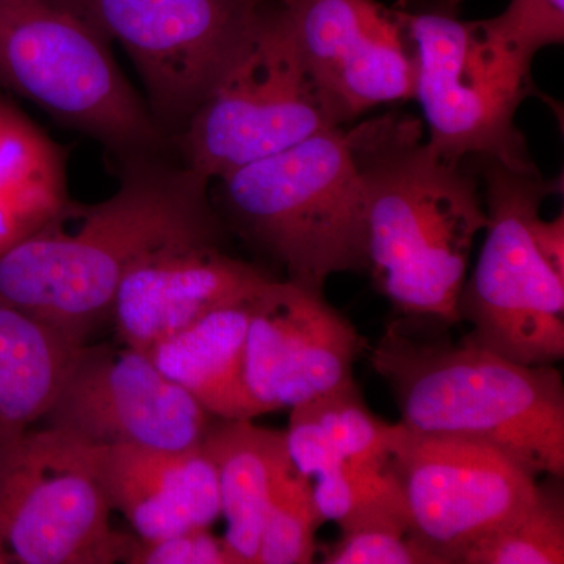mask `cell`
<instances>
[{
    "label": "cell",
    "instance_id": "6da1fadb",
    "mask_svg": "<svg viewBox=\"0 0 564 564\" xmlns=\"http://www.w3.org/2000/svg\"><path fill=\"white\" fill-rule=\"evenodd\" d=\"M118 174L120 187L106 202L70 203L0 258V303L84 344L147 252L180 237L223 232L210 182L174 152L120 162Z\"/></svg>",
    "mask_w": 564,
    "mask_h": 564
},
{
    "label": "cell",
    "instance_id": "7a4b0ae2",
    "mask_svg": "<svg viewBox=\"0 0 564 564\" xmlns=\"http://www.w3.org/2000/svg\"><path fill=\"white\" fill-rule=\"evenodd\" d=\"M364 192L367 272L399 313L455 325L475 237L488 214L477 177L423 141L404 113L347 132Z\"/></svg>",
    "mask_w": 564,
    "mask_h": 564
},
{
    "label": "cell",
    "instance_id": "3957f363",
    "mask_svg": "<svg viewBox=\"0 0 564 564\" xmlns=\"http://www.w3.org/2000/svg\"><path fill=\"white\" fill-rule=\"evenodd\" d=\"M370 362L408 429L481 441L536 477H564V386L554 366L511 361L467 336L419 343L397 322Z\"/></svg>",
    "mask_w": 564,
    "mask_h": 564
},
{
    "label": "cell",
    "instance_id": "277c9868",
    "mask_svg": "<svg viewBox=\"0 0 564 564\" xmlns=\"http://www.w3.org/2000/svg\"><path fill=\"white\" fill-rule=\"evenodd\" d=\"M217 182L232 228L280 263L289 281L322 292L332 274L367 270L362 181L343 129Z\"/></svg>",
    "mask_w": 564,
    "mask_h": 564
},
{
    "label": "cell",
    "instance_id": "5b68a950",
    "mask_svg": "<svg viewBox=\"0 0 564 564\" xmlns=\"http://www.w3.org/2000/svg\"><path fill=\"white\" fill-rule=\"evenodd\" d=\"M110 44L68 0H0L2 90L98 141L117 163L173 152Z\"/></svg>",
    "mask_w": 564,
    "mask_h": 564
},
{
    "label": "cell",
    "instance_id": "8992f818",
    "mask_svg": "<svg viewBox=\"0 0 564 564\" xmlns=\"http://www.w3.org/2000/svg\"><path fill=\"white\" fill-rule=\"evenodd\" d=\"M463 2L399 0L392 7L413 44L414 98L429 144L452 162L494 159L510 169H536L514 124L533 93L532 63L497 40L485 20L464 21Z\"/></svg>",
    "mask_w": 564,
    "mask_h": 564
},
{
    "label": "cell",
    "instance_id": "52a82bcc",
    "mask_svg": "<svg viewBox=\"0 0 564 564\" xmlns=\"http://www.w3.org/2000/svg\"><path fill=\"white\" fill-rule=\"evenodd\" d=\"M484 177L486 239L458 300L469 339L511 361L554 366L564 356V278L533 240V223L562 180L494 159H469Z\"/></svg>",
    "mask_w": 564,
    "mask_h": 564
},
{
    "label": "cell",
    "instance_id": "ba28073f",
    "mask_svg": "<svg viewBox=\"0 0 564 564\" xmlns=\"http://www.w3.org/2000/svg\"><path fill=\"white\" fill-rule=\"evenodd\" d=\"M334 128L339 121L280 7L265 0L250 40L174 139L173 151L210 182Z\"/></svg>",
    "mask_w": 564,
    "mask_h": 564
},
{
    "label": "cell",
    "instance_id": "9c48e42d",
    "mask_svg": "<svg viewBox=\"0 0 564 564\" xmlns=\"http://www.w3.org/2000/svg\"><path fill=\"white\" fill-rule=\"evenodd\" d=\"M101 447L54 426L0 444V543L20 564L124 562L133 534L111 529Z\"/></svg>",
    "mask_w": 564,
    "mask_h": 564
},
{
    "label": "cell",
    "instance_id": "30bf717a",
    "mask_svg": "<svg viewBox=\"0 0 564 564\" xmlns=\"http://www.w3.org/2000/svg\"><path fill=\"white\" fill-rule=\"evenodd\" d=\"M131 57L172 143L239 57L265 0H68Z\"/></svg>",
    "mask_w": 564,
    "mask_h": 564
},
{
    "label": "cell",
    "instance_id": "8fae6325",
    "mask_svg": "<svg viewBox=\"0 0 564 564\" xmlns=\"http://www.w3.org/2000/svg\"><path fill=\"white\" fill-rule=\"evenodd\" d=\"M388 469L406 508L410 533L458 563L470 545L511 524L536 496V475L492 445L397 423Z\"/></svg>",
    "mask_w": 564,
    "mask_h": 564
},
{
    "label": "cell",
    "instance_id": "7c38bea8",
    "mask_svg": "<svg viewBox=\"0 0 564 564\" xmlns=\"http://www.w3.org/2000/svg\"><path fill=\"white\" fill-rule=\"evenodd\" d=\"M214 415L131 345H79L43 421L95 447L185 451Z\"/></svg>",
    "mask_w": 564,
    "mask_h": 564
},
{
    "label": "cell",
    "instance_id": "4fadbf2b",
    "mask_svg": "<svg viewBox=\"0 0 564 564\" xmlns=\"http://www.w3.org/2000/svg\"><path fill=\"white\" fill-rule=\"evenodd\" d=\"M364 348L361 334L322 292L267 281L252 303L245 343V389L254 417L355 383L352 366Z\"/></svg>",
    "mask_w": 564,
    "mask_h": 564
},
{
    "label": "cell",
    "instance_id": "5bb4252c",
    "mask_svg": "<svg viewBox=\"0 0 564 564\" xmlns=\"http://www.w3.org/2000/svg\"><path fill=\"white\" fill-rule=\"evenodd\" d=\"M339 124L414 98L415 55L392 9L375 0H274Z\"/></svg>",
    "mask_w": 564,
    "mask_h": 564
},
{
    "label": "cell",
    "instance_id": "9a60e30c",
    "mask_svg": "<svg viewBox=\"0 0 564 564\" xmlns=\"http://www.w3.org/2000/svg\"><path fill=\"white\" fill-rule=\"evenodd\" d=\"M270 278L223 251L221 234L180 237L133 263L109 317L122 344L147 351Z\"/></svg>",
    "mask_w": 564,
    "mask_h": 564
},
{
    "label": "cell",
    "instance_id": "2e32d148",
    "mask_svg": "<svg viewBox=\"0 0 564 564\" xmlns=\"http://www.w3.org/2000/svg\"><path fill=\"white\" fill-rule=\"evenodd\" d=\"M101 475L111 508L140 540L210 529L221 516L217 469L203 444L185 451L101 447Z\"/></svg>",
    "mask_w": 564,
    "mask_h": 564
},
{
    "label": "cell",
    "instance_id": "e0dca14e",
    "mask_svg": "<svg viewBox=\"0 0 564 564\" xmlns=\"http://www.w3.org/2000/svg\"><path fill=\"white\" fill-rule=\"evenodd\" d=\"M262 285L144 351L214 417L254 419L245 389L243 356L252 303Z\"/></svg>",
    "mask_w": 564,
    "mask_h": 564
},
{
    "label": "cell",
    "instance_id": "ac0fdd59",
    "mask_svg": "<svg viewBox=\"0 0 564 564\" xmlns=\"http://www.w3.org/2000/svg\"><path fill=\"white\" fill-rule=\"evenodd\" d=\"M204 448L217 469L225 540L239 564H254L267 511L281 478L292 469L285 432L251 419H214Z\"/></svg>",
    "mask_w": 564,
    "mask_h": 564
},
{
    "label": "cell",
    "instance_id": "d6986e66",
    "mask_svg": "<svg viewBox=\"0 0 564 564\" xmlns=\"http://www.w3.org/2000/svg\"><path fill=\"white\" fill-rule=\"evenodd\" d=\"M70 203L65 150L0 96V258Z\"/></svg>",
    "mask_w": 564,
    "mask_h": 564
},
{
    "label": "cell",
    "instance_id": "ffe728a7",
    "mask_svg": "<svg viewBox=\"0 0 564 564\" xmlns=\"http://www.w3.org/2000/svg\"><path fill=\"white\" fill-rule=\"evenodd\" d=\"M79 345L0 303V444L43 421Z\"/></svg>",
    "mask_w": 564,
    "mask_h": 564
},
{
    "label": "cell",
    "instance_id": "44dd1931",
    "mask_svg": "<svg viewBox=\"0 0 564 564\" xmlns=\"http://www.w3.org/2000/svg\"><path fill=\"white\" fill-rule=\"evenodd\" d=\"M339 467H388L397 423H386L364 403L355 383L299 404Z\"/></svg>",
    "mask_w": 564,
    "mask_h": 564
},
{
    "label": "cell",
    "instance_id": "7402d4cb",
    "mask_svg": "<svg viewBox=\"0 0 564 564\" xmlns=\"http://www.w3.org/2000/svg\"><path fill=\"white\" fill-rule=\"evenodd\" d=\"M549 478L521 518L470 545L459 564H563V478Z\"/></svg>",
    "mask_w": 564,
    "mask_h": 564
},
{
    "label": "cell",
    "instance_id": "603a6c76",
    "mask_svg": "<svg viewBox=\"0 0 564 564\" xmlns=\"http://www.w3.org/2000/svg\"><path fill=\"white\" fill-rule=\"evenodd\" d=\"M315 480V507L323 522H334L343 532L375 525L410 530L402 491L388 467L345 466Z\"/></svg>",
    "mask_w": 564,
    "mask_h": 564
},
{
    "label": "cell",
    "instance_id": "cb8c5ba5",
    "mask_svg": "<svg viewBox=\"0 0 564 564\" xmlns=\"http://www.w3.org/2000/svg\"><path fill=\"white\" fill-rule=\"evenodd\" d=\"M322 524L310 478L292 467L281 478L267 511L254 564L313 563L315 533Z\"/></svg>",
    "mask_w": 564,
    "mask_h": 564
},
{
    "label": "cell",
    "instance_id": "d4e9b609",
    "mask_svg": "<svg viewBox=\"0 0 564 564\" xmlns=\"http://www.w3.org/2000/svg\"><path fill=\"white\" fill-rule=\"evenodd\" d=\"M326 564H447L410 530L395 525L364 527L343 532L323 552Z\"/></svg>",
    "mask_w": 564,
    "mask_h": 564
},
{
    "label": "cell",
    "instance_id": "484cf974",
    "mask_svg": "<svg viewBox=\"0 0 564 564\" xmlns=\"http://www.w3.org/2000/svg\"><path fill=\"white\" fill-rule=\"evenodd\" d=\"M508 50L532 63L543 47L564 40V0H511L499 17L485 20Z\"/></svg>",
    "mask_w": 564,
    "mask_h": 564
},
{
    "label": "cell",
    "instance_id": "4316f807",
    "mask_svg": "<svg viewBox=\"0 0 564 564\" xmlns=\"http://www.w3.org/2000/svg\"><path fill=\"white\" fill-rule=\"evenodd\" d=\"M124 563L131 564H239L225 538L209 529H195L162 540L144 541L133 534Z\"/></svg>",
    "mask_w": 564,
    "mask_h": 564
},
{
    "label": "cell",
    "instance_id": "83f0119b",
    "mask_svg": "<svg viewBox=\"0 0 564 564\" xmlns=\"http://www.w3.org/2000/svg\"><path fill=\"white\" fill-rule=\"evenodd\" d=\"M533 240L538 251L549 265L564 278V218L563 214L552 221L538 217L533 223Z\"/></svg>",
    "mask_w": 564,
    "mask_h": 564
},
{
    "label": "cell",
    "instance_id": "f1b7e54d",
    "mask_svg": "<svg viewBox=\"0 0 564 564\" xmlns=\"http://www.w3.org/2000/svg\"><path fill=\"white\" fill-rule=\"evenodd\" d=\"M14 563L13 558H11V555L9 552H7V549L3 547V544L0 543V564H11Z\"/></svg>",
    "mask_w": 564,
    "mask_h": 564
}]
</instances>
